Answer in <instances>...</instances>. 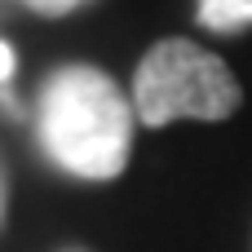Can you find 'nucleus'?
Instances as JSON below:
<instances>
[{
	"instance_id": "obj_7",
	"label": "nucleus",
	"mask_w": 252,
	"mask_h": 252,
	"mask_svg": "<svg viewBox=\"0 0 252 252\" xmlns=\"http://www.w3.org/2000/svg\"><path fill=\"white\" fill-rule=\"evenodd\" d=\"M66 252H84V248H66Z\"/></svg>"
},
{
	"instance_id": "obj_1",
	"label": "nucleus",
	"mask_w": 252,
	"mask_h": 252,
	"mask_svg": "<svg viewBox=\"0 0 252 252\" xmlns=\"http://www.w3.org/2000/svg\"><path fill=\"white\" fill-rule=\"evenodd\" d=\"M133 102L97 66H58L35 106L40 151L71 177L115 182L133 151Z\"/></svg>"
},
{
	"instance_id": "obj_8",
	"label": "nucleus",
	"mask_w": 252,
	"mask_h": 252,
	"mask_svg": "<svg viewBox=\"0 0 252 252\" xmlns=\"http://www.w3.org/2000/svg\"><path fill=\"white\" fill-rule=\"evenodd\" d=\"M84 4H93V0H84Z\"/></svg>"
},
{
	"instance_id": "obj_2",
	"label": "nucleus",
	"mask_w": 252,
	"mask_h": 252,
	"mask_svg": "<svg viewBox=\"0 0 252 252\" xmlns=\"http://www.w3.org/2000/svg\"><path fill=\"white\" fill-rule=\"evenodd\" d=\"M244 102L230 66L199 49L195 40H159L133 80V111L146 128H164L173 120H230Z\"/></svg>"
},
{
	"instance_id": "obj_3",
	"label": "nucleus",
	"mask_w": 252,
	"mask_h": 252,
	"mask_svg": "<svg viewBox=\"0 0 252 252\" xmlns=\"http://www.w3.org/2000/svg\"><path fill=\"white\" fill-rule=\"evenodd\" d=\"M195 18H199L204 31L239 35V31H248V27H252V0H199Z\"/></svg>"
},
{
	"instance_id": "obj_4",
	"label": "nucleus",
	"mask_w": 252,
	"mask_h": 252,
	"mask_svg": "<svg viewBox=\"0 0 252 252\" xmlns=\"http://www.w3.org/2000/svg\"><path fill=\"white\" fill-rule=\"evenodd\" d=\"M27 9H35V13H44V18H62V13H71L75 4H84V0H22Z\"/></svg>"
},
{
	"instance_id": "obj_6",
	"label": "nucleus",
	"mask_w": 252,
	"mask_h": 252,
	"mask_svg": "<svg viewBox=\"0 0 252 252\" xmlns=\"http://www.w3.org/2000/svg\"><path fill=\"white\" fill-rule=\"evenodd\" d=\"M4 208H9V182H4V168H0V226H4Z\"/></svg>"
},
{
	"instance_id": "obj_5",
	"label": "nucleus",
	"mask_w": 252,
	"mask_h": 252,
	"mask_svg": "<svg viewBox=\"0 0 252 252\" xmlns=\"http://www.w3.org/2000/svg\"><path fill=\"white\" fill-rule=\"evenodd\" d=\"M13 80V49L0 40V84H9Z\"/></svg>"
}]
</instances>
